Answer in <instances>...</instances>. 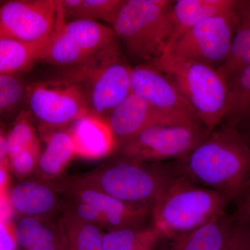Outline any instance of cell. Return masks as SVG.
<instances>
[{"label":"cell","mask_w":250,"mask_h":250,"mask_svg":"<svg viewBox=\"0 0 250 250\" xmlns=\"http://www.w3.org/2000/svg\"><path fill=\"white\" fill-rule=\"evenodd\" d=\"M162 238L153 228L111 230L103 236V250H147L155 248Z\"/></svg>","instance_id":"cb8c5ba5"},{"label":"cell","mask_w":250,"mask_h":250,"mask_svg":"<svg viewBox=\"0 0 250 250\" xmlns=\"http://www.w3.org/2000/svg\"><path fill=\"white\" fill-rule=\"evenodd\" d=\"M171 0H123L111 28L131 66L164 55L173 36Z\"/></svg>","instance_id":"7a4b0ae2"},{"label":"cell","mask_w":250,"mask_h":250,"mask_svg":"<svg viewBox=\"0 0 250 250\" xmlns=\"http://www.w3.org/2000/svg\"><path fill=\"white\" fill-rule=\"evenodd\" d=\"M231 199L180 177L152 206V227L161 237H174L226 214Z\"/></svg>","instance_id":"8992f818"},{"label":"cell","mask_w":250,"mask_h":250,"mask_svg":"<svg viewBox=\"0 0 250 250\" xmlns=\"http://www.w3.org/2000/svg\"><path fill=\"white\" fill-rule=\"evenodd\" d=\"M63 250H103L104 234L97 225L72 216L67 219Z\"/></svg>","instance_id":"484cf974"},{"label":"cell","mask_w":250,"mask_h":250,"mask_svg":"<svg viewBox=\"0 0 250 250\" xmlns=\"http://www.w3.org/2000/svg\"><path fill=\"white\" fill-rule=\"evenodd\" d=\"M26 97L31 113L47 126L73 123L90 112L80 87L62 77L31 83Z\"/></svg>","instance_id":"8fae6325"},{"label":"cell","mask_w":250,"mask_h":250,"mask_svg":"<svg viewBox=\"0 0 250 250\" xmlns=\"http://www.w3.org/2000/svg\"><path fill=\"white\" fill-rule=\"evenodd\" d=\"M238 220V213L225 214L188 232L174 237L171 250H222Z\"/></svg>","instance_id":"2e32d148"},{"label":"cell","mask_w":250,"mask_h":250,"mask_svg":"<svg viewBox=\"0 0 250 250\" xmlns=\"http://www.w3.org/2000/svg\"><path fill=\"white\" fill-rule=\"evenodd\" d=\"M79 201L96 207L103 214L105 228L111 230L136 228L150 215L148 207L130 205L98 190L75 186Z\"/></svg>","instance_id":"9a60e30c"},{"label":"cell","mask_w":250,"mask_h":250,"mask_svg":"<svg viewBox=\"0 0 250 250\" xmlns=\"http://www.w3.org/2000/svg\"><path fill=\"white\" fill-rule=\"evenodd\" d=\"M182 177L200 187L243 200L250 190V145L239 129L223 125L176 161Z\"/></svg>","instance_id":"6da1fadb"},{"label":"cell","mask_w":250,"mask_h":250,"mask_svg":"<svg viewBox=\"0 0 250 250\" xmlns=\"http://www.w3.org/2000/svg\"><path fill=\"white\" fill-rule=\"evenodd\" d=\"M235 10L236 25L229 57L218 69L226 80L250 48V0H236Z\"/></svg>","instance_id":"d4e9b609"},{"label":"cell","mask_w":250,"mask_h":250,"mask_svg":"<svg viewBox=\"0 0 250 250\" xmlns=\"http://www.w3.org/2000/svg\"><path fill=\"white\" fill-rule=\"evenodd\" d=\"M236 0H175L171 8L172 41L198 23L231 9Z\"/></svg>","instance_id":"e0dca14e"},{"label":"cell","mask_w":250,"mask_h":250,"mask_svg":"<svg viewBox=\"0 0 250 250\" xmlns=\"http://www.w3.org/2000/svg\"><path fill=\"white\" fill-rule=\"evenodd\" d=\"M154 248H152V249H149V250H154Z\"/></svg>","instance_id":"74e56055"},{"label":"cell","mask_w":250,"mask_h":250,"mask_svg":"<svg viewBox=\"0 0 250 250\" xmlns=\"http://www.w3.org/2000/svg\"><path fill=\"white\" fill-rule=\"evenodd\" d=\"M123 0H63L62 1L65 18L71 21H104L114 22Z\"/></svg>","instance_id":"603a6c76"},{"label":"cell","mask_w":250,"mask_h":250,"mask_svg":"<svg viewBox=\"0 0 250 250\" xmlns=\"http://www.w3.org/2000/svg\"><path fill=\"white\" fill-rule=\"evenodd\" d=\"M27 87L16 75H0V114L12 109L26 96Z\"/></svg>","instance_id":"83f0119b"},{"label":"cell","mask_w":250,"mask_h":250,"mask_svg":"<svg viewBox=\"0 0 250 250\" xmlns=\"http://www.w3.org/2000/svg\"><path fill=\"white\" fill-rule=\"evenodd\" d=\"M73 215L82 221L105 228L104 218L101 212L89 204L79 201L74 208Z\"/></svg>","instance_id":"4dcf8cb0"},{"label":"cell","mask_w":250,"mask_h":250,"mask_svg":"<svg viewBox=\"0 0 250 250\" xmlns=\"http://www.w3.org/2000/svg\"><path fill=\"white\" fill-rule=\"evenodd\" d=\"M236 3L231 9L198 23L179 36L171 42L166 53L183 60L205 62L218 69L223 66L232 45Z\"/></svg>","instance_id":"ba28073f"},{"label":"cell","mask_w":250,"mask_h":250,"mask_svg":"<svg viewBox=\"0 0 250 250\" xmlns=\"http://www.w3.org/2000/svg\"><path fill=\"white\" fill-rule=\"evenodd\" d=\"M13 208L8 192L0 193V218L9 219Z\"/></svg>","instance_id":"d6a6232c"},{"label":"cell","mask_w":250,"mask_h":250,"mask_svg":"<svg viewBox=\"0 0 250 250\" xmlns=\"http://www.w3.org/2000/svg\"><path fill=\"white\" fill-rule=\"evenodd\" d=\"M210 134L202 125H156L120 147L121 155L146 163L182 159Z\"/></svg>","instance_id":"9c48e42d"},{"label":"cell","mask_w":250,"mask_h":250,"mask_svg":"<svg viewBox=\"0 0 250 250\" xmlns=\"http://www.w3.org/2000/svg\"><path fill=\"white\" fill-rule=\"evenodd\" d=\"M229 101L222 124L238 129L240 125L250 123V62L227 79Z\"/></svg>","instance_id":"d6986e66"},{"label":"cell","mask_w":250,"mask_h":250,"mask_svg":"<svg viewBox=\"0 0 250 250\" xmlns=\"http://www.w3.org/2000/svg\"><path fill=\"white\" fill-rule=\"evenodd\" d=\"M182 177L176 167L121 155L84 176L75 185L98 190L130 205L152 206Z\"/></svg>","instance_id":"3957f363"},{"label":"cell","mask_w":250,"mask_h":250,"mask_svg":"<svg viewBox=\"0 0 250 250\" xmlns=\"http://www.w3.org/2000/svg\"><path fill=\"white\" fill-rule=\"evenodd\" d=\"M131 67L116 39L83 63L65 68L61 77L80 86L89 111L106 119L131 94Z\"/></svg>","instance_id":"5b68a950"},{"label":"cell","mask_w":250,"mask_h":250,"mask_svg":"<svg viewBox=\"0 0 250 250\" xmlns=\"http://www.w3.org/2000/svg\"><path fill=\"white\" fill-rule=\"evenodd\" d=\"M177 87L208 132L222 125L228 106V82L216 67L165 53L151 63Z\"/></svg>","instance_id":"277c9868"},{"label":"cell","mask_w":250,"mask_h":250,"mask_svg":"<svg viewBox=\"0 0 250 250\" xmlns=\"http://www.w3.org/2000/svg\"><path fill=\"white\" fill-rule=\"evenodd\" d=\"M250 48L248 49V52H246V54L243 55V57H242L241 60L239 61V62L237 64L236 68L234 69L231 75H233V73H235L236 71H238L240 68H241L242 67L245 66V65H247V64L250 63ZM231 75H230L229 76H231ZM227 78V79H228Z\"/></svg>","instance_id":"8d00e7d4"},{"label":"cell","mask_w":250,"mask_h":250,"mask_svg":"<svg viewBox=\"0 0 250 250\" xmlns=\"http://www.w3.org/2000/svg\"><path fill=\"white\" fill-rule=\"evenodd\" d=\"M66 22L62 1H7L0 7V39L47 45Z\"/></svg>","instance_id":"52a82bcc"},{"label":"cell","mask_w":250,"mask_h":250,"mask_svg":"<svg viewBox=\"0 0 250 250\" xmlns=\"http://www.w3.org/2000/svg\"><path fill=\"white\" fill-rule=\"evenodd\" d=\"M39 146L35 145L28 147L9 158L10 166L13 171L20 177L30 174L39 160Z\"/></svg>","instance_id":"f546056e"},{"label":"cell","mask_w":250,"mask_h":250,"mask_svg":"<svg viewBox=\"0 0 250 250\" xmlns=\"http://www.w3.org/2000/svg\"><path fill=\"white\" fill-rule=\"evenodd\" d=\"M9 158L23 149L39 144L35 130L27 117L21 116L6 136Z\"/></svg>","instance_id":"4316f807"},{"label":"cell","mask_w":250,"mask_h":250,"mask_svg":"<svg viewBox=\"0 0 250 250\" xmlns=\"http://www.w3.org/2000/svg\"><path fill=\"white\" fill-rule=\"evenodd\" d=\"M116 39L113 29L103 23L67 21L49 41L40 61L65 68L77 66Z\"/></svg>","instance_id":"30bf717a"},{"label":"cell","mask_w":250,"mask_h":250,"mask_svg":"<svg viewBox=\"0 0 250 250\" xmlns=\"http://www.w3.org/2000/svg\"><path fill=\"white\" fill-rule=\"evenodd\" d=\"M222 250H250V216L238 212V220Z\"/></svg>","instance_id":"f1b7e54d"},{"label":"cell","mask_w":250,"mask_h":250,"mask_svg":"<svg viewBox=\"0 0 250 250\" xmlns=\"http://www.w3.org/2000/svg\"><path fill=\"white\" fill-rule=\"evenodd\" d=\"M15 229L21 250H63L62 240L35 217H24Z\"/></svg>","instance_id":"7402d4cb"},{"label":"cell","mask_w":250,"mask_h":250,"mask_svg":"<svg viewBox=\"0 0 250 250\" xmlns=\"http://www.w3.org/2000/svg\"><path fill=\"white\" fill-rule=\"evenodd\" d=\"M6 166L7 164H0V193L8 192L9 179Z\"/></svg>","instance_id":"836d02e7"},{"label":"cell","mask_w":250,"mask_h":250,"mask_svg":"<svg viewBox=\"0 0 250 250\" xmlns=\"http://www.w3.org/2000/svg\"><path fill=\"white\" fill-rule=\"evenodd\" d=\"M106 120L116 139L117 147L153 125L182 124L131 93L109 113Z\"/></svg>","instance_id":"4fadbf2b"},{"label":"cell","mask_w":250,"mask_h":250,"mask_svg":"<svg viewBox=\"0 0 250 250\" xmlns=\"http://www.w3.org/2000/svg\"><path fill=\"white\" fill-rule=\"evenodd\" d=\"M68 131L75 155L83 159H101L117 147L107 120L91 112L74 122Z\"/></svg>","instance_id":"5bb4252c"},{"label":"cell","mask_w":250,"mask_h":250,"mask_svg":"<svg viewBox=\"0 0 250 250\" xmlns=\"http://www.w3.org/2000/svg\"><path fill=\"white\" fill-rule=\"evenodd\" d=\"M0 250H19L15 225L9 219L0 218Z\"/></svg>","instance_id":"1f68e13d"},{"label":"cell","mask_w":250,"mask_h":250,"mask_svg":"<svg viewBox=\"0 0 250 250\" xmlns=\"http://www.w3.org/2000/svg\"><path fill=\"white\" fill-rule=\"evenodd\" d=\"M46 45L0 39V75H16L27 71L41 60Z\"/></svg>","instance_id":"ffe728a7"},{"label":"cell","mask_w":250,"mask_h":250,"mask_svg":"<svg viewBox=\"0 0 250 250\" xmlns=\"http://www.w3.org/2000/svg\"><path fill=\"white\" fill-rule=\"evenodd\" d=\"M13 208L26 216L35 217L51 211L57 204L54 192L44 184L24 182L9 192Z\"/></svg>","instance_id":"ac0fdd59"},{"label":"cell","mask_w":250,"mask_h":250,"mask_svg":"<svg viewBox=\"0 0 250 250\" xmlns=\"http://www.w3.org/2000/svg\"><path fill=\"white\" fill-rule=\"evenodd\" d=\"M238 211L250 216V190L242 200L241 208Z\"/></svg>","instance_id":"d590c367"},{"label":"cell","mask_w":250,"mask_h":250,"mask_svg":"<svg viewBox=\"0 0 250 250\" xmlns=\"http://www.w3.org/2000/svg\"><path fill=\"white\" fill-rule=\"evenodd\" d=\"M75 155V147L69 131L52 133L46 139V147L39 158L42 173L54 177L60 173Z\"/></svg>","instance_id":"44dd1931"},{"label":"cell","mask_w":250,"mask_h":250,"mask_svg":"<svg viewBox=\"0 0 250 250\" xmlns=\"http://www.w3.org/2000/svg\"><path fill=\"white\" fill-rule=\"evenodd\" d=\"M131 93L182 124L203 126L173 82L151 64L131 67Z\"/></svg>","instance_id":"7c38bea8"},{"label":"cell","mask_w":250,"mask_h":250,"mask_svg":"<svg viewBox=\"0 0 250 250\" xmlns=\"http://www.w3.org/2000/svg\"><path fill=\"white\" fill-rule=\"evenodd\" d=\"M9 162V150L6 136L0 133V164H7Z\"/></svg>","instance_id":"e575fe53"}]
</instances>
